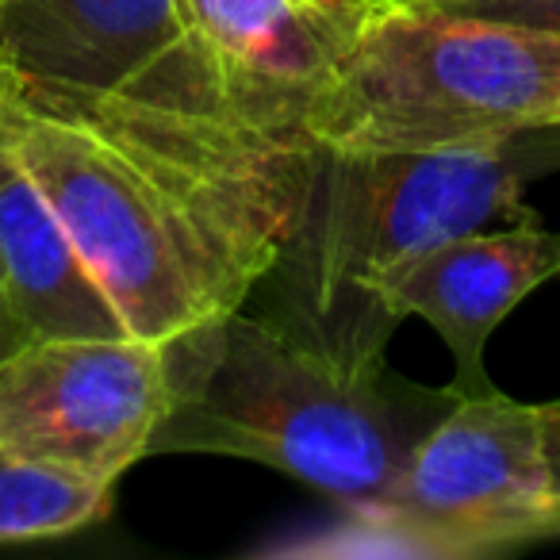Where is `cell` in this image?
Returning <instances> with one entry per match:
<instances>
[{
	"mask_svg": "<svg viewBox=\"0 0 560 560\" xmlns=\"http://www.w3.org/2000/svg\"><path fill=\"white\" fill-rule=\"evenodd\" d=\"M0 147L43 188L127 335L165 346L280 265L323 147L249 108L0 78Z\"/></svg>",
	"mask_w": 560,
	"mask_h": 560,
	"instance_id": "6da1fadb",
	"label": "cell"
},
{
	"mask_svg": "<svg viewBox=\"0 0 560 560\" xmlns=\"http://www.w3.org/2000/svg\"><path fill=\"white\" fill-rule=\"evenodd\" d=\"M170 411L150 453H219L269 465L369 514L457 392L404 381L384 342L330 335L246 304L170 338Z\"/></svg>",
	"mask_w": 560,
	"mask_h": 560,
	"instance_id": "7a4b0ae2",
	"label": "cell"
},
{
	"mask_svg": "<svg viewBox=\"0 0 560 560\" xmlns=\"http://www.w3.org/2000/svg\"><path fill=\"white\" fill-rule=\"evenodd\" d=\"M560 170V124L506 139L404 154H330L312 173L289 265L296 319L388 342L396 323L369 300L384 272L488 223L537 219L522 188Z\"/></svg>",
	"mask_w": 560,
	"mask_h": 560,
	"instance_id": "3957f363",
	"label": "cell"
},
{
	"mask_svg": "<svg viewBox=\"0 0 560 560\" xmlns=\"http://www.w3.org/2000/svg\"><path fill=\"white\" fill-rule=\"evenodd\" d=\"M560 124V32L392 4L304 104L330 154H404Z\"/></svg>",
	"mask_w": 560,
	"mask_h": 560,
	"instance_id": "277c9868",
	"label": "cell"
},
{
	"mask_svg": "<svg viewBox=\"0 0 560 560\" xmlns=\"http://www.w3.org/2000/svg\"><path fill=\"white\" fill-rule=\"evenodd\" d=\"M552 503L541 404L495 388L457 396L358 526L384 552L480 560L534 545Z\"/></svg>",
	"mask_w": 560,
	"mask_h": 560,
	"instance_id": "5b68a950",
	"label": "cell"
},
{
	"mask_svg": "<svg viewBox=\"0 0 560 560\" xmlns=\"http://www.w3.org/2000/svg\"><path fill=\"white\" fill-rule=\"evenodd\" d=\"M170 411L165 350L147 338H32L0 361V445L116 488Z\"/></svg>",
	"mask_w": 560,
	"mask_h": 560,
	"instance_id": "8992f818",
	"label": "cell"
},
{
	"mask_svg": "<svg viewBox=\"0 0 560 560\" xmlns=\"http://www.w3.org/2000/svg\"><path fill=\"white\" fill-rule=\"evenodd\" d=\"M0 78L284 119L234 93L180 0H0Z\"/></svg>",
	"mask_w": 560,
	"mask_h": 560,
	"instance_id": "52a82bcc",
	"label": "cell"
},
{
	"mask_svg": "<svg viewBox=\"0 0 560 560\" xmlns=\"http://www.w3.org/2000/svg\"><path fill=\"white\" fill-rule=\"evenodd\" d=\"M552 277H560V234L522 219L503 231H472L427 249L384 272L369 300L396 327L411 315L430 323L457 365L450 388L457 396H483L495 392L483 373L491 330Z\"/></svg>",
	"mask_w": 560,
	"mask_h": 560,
	"instance_id": "ba28073f",
	"label": "cell"
},
{
	"mask_svg": "<svg viewBox=\"0 0 560 560\" xmlns=\"http://www.w3.org/2000/svg\"><path fill=\"white\" fill-rule=\"evenodd\" d=\"M0 280L20 335L124 338L112 300L89 272L43 188L0 147Z\"/></svg>",
	"mask_w": 560,
	"mask_h": 560,
	"instance_id": "9c48e42d",
	"label": "cell"
},
{
	"mask_svg": "<svg viewBox=\"0 0 560 560\" xmlns=\"http://www.w3.org/2000/svg\"><path fill=\"white\" fill-rule=\"evenodd\" d=\"M223 78L249 104L304 119V104L350 50V35L307 0H180Z\"/></svg>",
	"mask_w": 560,
	"mask_h": 560,
	"instance_id": "30bf717a",
	"label": "cell"
},
{
	"mask_svg": "<svg viewBox=\"0 0 560 560\" xmlns=\"http://www.w3.org/2000/svg\"><path fill=\"white\" fill-rule=\"evenodd\" d=\"M112 491L0 445V541L78 534L112 511Z\"/></svg>",
	"mask_w": 560,
	"mask_h": 560,
	"instance_id": "8fae6325",
	"label": "cell"
},
{
	"mask_svg": "<svg viewBox=\"0 0 560 560\" xmlns=\"http://www.w3.org/2000/svg\"><path fill=\"white\" fill-rule=\"evenodd\" d=\"M422 4H438V9L460 12V16L506 20V24L560 32V0H422Z\"/></svg>",
	"mask_w": 560,
	"mask_h": 560,
	"instance_id": "7c38bea8",
	"label": "cell"
},
{
	"mask_svg": "<svg viewBox=\"0 0 560 560\" xmlns=\"http://www.w3.org/2000/svg\"><path fill=\"white\" fill-rule=\"evenodd\" d=\"M307 4H315L323 16L335 20L350 39H358L376 16L392 9V0H307Z\"/></svg>",
	"mask_w": 560,
	"mask_h": 560,
	"instance_id": "4fadbf2b",
	"label": "cell"
},
{
	"mask_svg": "<svg viewBox=\"0 0 560 560\" xmlns=\"http://www.w3.org/2000/svg\"><path fill=\"white\" fill-rule=\"evenodd\" d=\"M541 422H545V453H549L552 483H557V495H560V399L541 404Z\"/></svg>",
	"mask_w": 560,
	"mask_h": 560,
	"instance_id": "5bb4252c",
	"label": "cell"
},
{
	"mask_svg": "<svg viewBox=\"0 0 560 560\" xmlns=\"http://www.w3.org/2000/svg\"><path fill=\"white\" fill-rule=\"evenodd\" d=\"M27 338L20 335V327H16V319H12V307H9V300H4V280H0V361L9 358L16 346H24Z\"/></svg>",
	"mask_w": 560,
	"mask_h": 560,
	"instance_id": "9a60e30c",
	"label": "cell"
},
{
	"mask_svg": "<svg viewBox=\"0 0 560 560\" xmlns=\"http://www.w3.org/2000/svg\"><path fill=\"white\" fill-rule=\"evenodd\" d=\"M552 537H560V495L549 506V514L541 518V529H537V541H552Z\"/></svg>",
	"mask_w": 560,
	"mask_h": 560,
	"instance_id": "2e32d148",
	"label": "cell"
},
{
	"mask_svg": "<svg viewBox=\"0 0 560 560\" xmlns=\"http://www.w3.org/2000/svg\"><path fill=\"white\" fill-rule=\"evenodd\" d=\"M392 4H415V0H392Z\"/></svg>",
	"mask_w": 560,
	"mask_h": 560,
	"instance_id": "e0dca14e",
	"label": "cell"
}]
</instances>
